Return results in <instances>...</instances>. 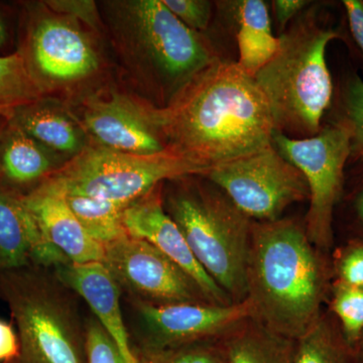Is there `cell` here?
Listing matches in <instances>:
<instances>
[{
	"label": "cell",
	"instance_id": "8fae6325",
	"mask_svg": "<svg viewBox=\"0 0 363 363\" xmlns=\"http://www.w3.org/2000/svg\"><path fill=\"white\" fill-rule=\"evenodd\" d=\"M102 264L125 298L155 305L210 303L187 272L142 238L128 234L107 243Z\"/></svg>",
	"mask_w": 363,
	"mask_h": 363
},
{
	"label": "cell",
	"instance_id": "8d00e7d4",
	"mask_svg": "<svg viewBox=\"0 0 363 363\" xmlns=\"http://www.w3.org/2000/svg\"><path fill=\"white\" fill-rule=\"evenodd\" d=\"M6 40V26L4 25V21L0 18V47L4 44Z\"/></svg>",
	"mask_w": 363,
	"mask_h": 363
},
{
	"label": "cell",
	"instance_id": "cb8c5ba5",
	"mask_svg": "<svg viewBox=\"0 0 363 363\" xmlns=\"http://www.w3.org/2000/svg\"><path fill=\"white\" fill-rule=\"evenodd\" d=\"M336 121L350 130V162L363 161V79L357 72L350 74L344 80L341 116Z\"/></svg>",
	"mask_w": 363,
	"mask_h": 363
},
{
	"label": "cell",
	"instance_id": "5bb4252c",
	"mask_svg": "<svg viewBox=\"0 0 363 363\" xmlns=\"http://www.w3.org/2000/svg\"><path fill=\"white\" fill-rule=\"evenodd\" d=\"M68 264L43 233L23 193L0 183V272L30 264L56 269Z\"/></svg>",
	"mask_w": 363,
	"mask_h": 363
},
{
	"label": "cell",
	"instance_id": "9a60e30c",
	"mask_svg": "<svg viewBox=\"0 0 363 363\" xmlns=\"http://www.w3.org/2000/svg\"><path fill=\"white\" fill-rule=\"evenodd\" d=\"M86 128L100 145L133 155H156L166 150L143 111L128 98L95 100L84 113Z\"/></svg>",
	"mask_w": 363,
	"mask_h": 363
},
{
	"label": "cell",
	"instance_id": "ffe728a7",
	"mask_svg": "<svg viewBox=\"0 0 363 363\" xmlns=\"http://www.w3.org/2000/svg\"><path fill=\"white\" fill-rule=\"evenodd\" d=\"M40 102L18 109L11 116V123L48 150L77 155L84 149L82 133L76 124L61 112L43 106Z\"/></svg>",
	"mask_w": 363,
	"mask_h": 363
},
{
	"label": "cell",
	"instance_id": "1f68e13d",
	"mask_svg": "<svg viewBox=\"0 0 363 363\" xmlns=\"http://www.w3.org/2000/svg\"><path fill=\"white\" fill-rule=\"evenodd\" d=\"M48 6L59 13L81 18L90 26L96 25V6L93 1H49Z\"/></svg>",
	"mask_w": 363,
	"mask_h": 363
},
{
	"label": "cell",
	"instance_id": "603a6c76",
	"mask_svg": "<svg viewBox=\"0 0 363 363\" xmlns=\"http://www.w3.org/2000/svg\"><path fill=\"white\" fill-rule=\"evenodd\" d=\"M252 322L229 341L228 363H293L286 351L288 340Z\"/></svg>",
	"mask_w": 363,
	"mask_h": 363
},
{
	"label": "cell",
	"instance_id": "2e32d148",
	"mask_svg": "<svg viewBox=\"0 0 363 363\" xmlns=\"http://www.w3.org/2000/svg\"><path fill=\"white\" fill-rule=\"evenodd\" d=\"M59 279L89 306L93 316L116 344L126 363H138L128 326L121 310V291L102 262L54 269Z\"/></svg>",
	"mask_w": 363,
	"mask_h": 363
},
{
	"label": "cell",
	"instance_id": "5b68a950",
	"mask_svg": "<svg viewBox=\"0 0 363 363\" xmlns=\"http://www.w3.org/2000/svg\"><path fill=\"white\" fill-rule=\"evenodd\" d=\"M164 205L205 272L233 303L245 301L252 219L215 185L178 186Z\"/></svg>",
	"mask_w": 363,
	"mask_h": 363
},
{
	"label": "cell",
	"instance_id": "4316f807",
	"mask_svg": "<svg viewBox=\"0 0 363 363\" xmlns=\"http://www.w3.org/2000/svg\"><path fill=\"white\" fill-rule=\"evenodd\" d=\"M138 363H224L211 340L155 351H135Z\"/></svg>",
	"mask_w": 363,
	"mask_h": 363
},
{
	"label": "cell",
	"instance_id": "74e56055",
	"mask_svg": "<svg viewBox=\"0 0 363 363\" xmlns=\"http://www.w3.org/2000/svg\"><path fill=\"white\" fill-rule=\"evenodd\" d=\"M358 343L360 344V347H362V362H363V335L362 336V338H360V340L358 341Z\"/></svg>",
	"mask_w": 363,
	"mask_h": 363
},
{
	"label": "cell",
	"instance_id": "f546056e",
	"mask_svg": "<svg viewBox=\"0 0 363 363\" xmlns=\"http://www.w3.org/2000/svg\"><path fill=\"white\" fill-rule=\"evenodd\" d=\"M339 281L363 289V245L354 243L344 252L338 264Z\"/></svg>",
	"mask_w": 363,
	"mask_h": 363
},
{
	"label": "cell",
	"instance_id": "9c48e42d",
	"mask_svg": "<svg viewBox=\"0 0 363 363\" xmlns=\"http://www.w3.org/2000/svg\"><path fill=\"white\" fill-rule=\"evenodd\" d=\"M204 177L252 220H278L290 205L309 199L305 177L272 145L214 167Z\"/></svg>",
	"mask_w": 363,
	"mask_h": 363
},
{
	"label": "cell",
	"instance_id": "836d02e7",
	"mask_svg": "<svg viewBox=\"0 0 363 363\" xmlns=\"http://www.w3.org/2000/svg\"><path fill=\"white\" fill-rule=\"evenodd\" d=\"M342 6L347 16L351 35L363 60V1L362 0H343Z\"/></svg>",
	"mask_w": 363,
	"mask_h": 363
},
{
	"label": "cell",
	"instance_id": "e575fe53",
	"mask_svg": "<svg viewBox=\"0 0 363 363\" xmlns=\"http://www.w3.org/2000/svg\"><path fill=\"white\" fill-rule=\"evenodd\" d=\"M353 210H354L358 221L363 225V186L355 196L354 201H353Z\"/></svg>",
	"mask_w": 363,
	"mask_h": 363
},
{
	"label": "cell",
	"instance_id": "7402d4cb",
	"mask_svg": "<svg viewBox=\"0 0 363 363\" xmlns=\"http://www.w3.org/2000/svg\"><path fill=\"white\" fill-rule=\"evenodd\" d=\"M61 195L87 233L98 242L105 245L128 235L123 213L130 204L81 195Z\"/></svg>",
	"mask_w": 363,
	"mask_h": 363
},
{
	"label": "cell",
	"instance_id": "6da1fadb",
	"mask_svg": "<svg viewBox=\"0 0 363 363\" xmlns=\"http://www.w3.org/2000/svg\"><path fill=\"white\" fill-rule=\"evenodd\" d=\"M143 107L166 150L208 171L266 149L276 131L266 95L238 62L216 60L167 106Z\"/></svg>",
	"mask_w": 363,
	"mask_h": 363
},
{
	"label": "cell",
	"instance_id": "4fadbf2b",
	"mask_svg": "<svg viewBox=\"0 0 363 363\" xmlns=\"http://www.w3.org/2000/svg\"><path fill=\"white\" fill-rule=\"evenodd\" d=\"M162 187V184L157 186L124 210L126 231L131 236L152 243L187 272L211 304H233V300L203 269L180 227L164 209Z\"/></svg>",
	"mask_w": 363,
	"mask_h": 363
},
{
	"label": "cell",
	"instance_id": "4dcf8cb0",
	"mask_svg": "<svg viewBox=\"0 0 363 363\" xmlns=\"http://www.w3.org/2000/svg\"><path fill=\"white\" fill-rule=\"evenodd\" d=\"M312 4L307 0H274L272 11L281 33L285 32L290 21L296 20Z\"/></svg>",
	"mask_w": 363,
	"mask_h": 363
},
{
	"label": "cell",
	"instance_id": "d6a6232c",
	"mask_svg": "<svg viewBox=\"0 0 363 363\" xmlns=\"http://www.w3.org/2000/svg\"><path fill=\"white\" fill-rule=\"evenodd\" d=\"M20 339L13 325L0 319V363L20 357Z\"/></svg>",
	"mask_w": 363,
	"mask_h": 363
},
{
	"label": "cell",
	"instance_id": "30bf717a",
	"mask_svg": "<svg viewBox=\"0 0 363 363\" xmlns=\"http://www.w3.org/2000/svg\"><path fill=\"white\" fill-rule=\"evenodd\" d=\"M133 315V351H155L212 340L252 319L247 298L229 305L175 303L155 305L125 298Z\"/></svg>",
	"mask_w": 363,
	"mask_h": 363
},
{
	"label": "cell",
	"instance_id": "f1b7e54d",
	"mask_svg": "<svg viewBox=\"0 0 363 363\" xmlns=\"http://www.w3.org/2000/svg\"><path fill=\"white\" fill-rule=\"evenodd\" d=\"M177 18L191 30L199 33L209 26L212 4L207 0H162Z\"/></svg>",
	"mask_w": 363,
	"mask_h": 363
},
{
	"label": "cell",
	"instance_id": "d6986e66",
	"mask_svg": "<svg viewBox=\"0 0 363 363\" xmlns=\"http://www.w3.org/2000/svg\"><path fill=\"white\" fill-rule=\"evenodd\" d=\"M236 23L238 65L255 77L269 63L279 47V37L272 33L271 16L262 0L230 2Z\"/></svg>",
	"mask_w": 363,
	"mask_h": 363
},
{
	"label": "cell",
	"instance_id": "ac0fdd59",
	"mask_svg": "<svg viewBox=\"0 0 363 363\" xmlns=\"http://www.w3.org/2000/svg\"><path fill=\"white\" fill-rule=\"evenodd\" d=\"M55 169L47 147L11 121L0 140L2 184L23 193V189L37 187Z\"/></svg>",
	"mask_w": 363,
	"mask_h": 363
},
{
	"label": "cell",
	"instance_id": "f35d334b",
	"mask_svg": "<svg viewBox=\"0 0 363 363\" xmlns=\"http://www.w3.org/2000/svg\"><path fill=\"white\" fill-rule=\"evenodd\" d=\"M4 363H20V360H18V358H16V359L11 360V362H6Z\"/></svg>",
	"mask_w": 363,
	"mask_h": 363
},
{
	"label": "cell",
	"instance_id": "d590c367",
	"mask_svg": "<svg viewBox=\"0 0 363 363\" xmlns=\"http://www.w3.org/2000/svg\"><path fill=\"white\" fill-rule=\"evenodd\" d=\"M9 123H11L9 117L0 116V140H1L4 133H6L7 128H9ZM0 183H2L1 171H0Z\"/></svg>",
	"mask_w": 363,
	"mask_h": 363
},
{
	"label": "cell",
	"instance_id": "484cf974",
	"mask_svg": "<svg viewBox=\"0 0 363 363\" xmlns=\"http://www.w3.org/2000/svg\"><path fill=\"white\" fill-rule=\"evenodd\" d=\"M332 309L342 326L346 343L357 345L363 335V289L338 281L334 286Z\"/></svg>",
	"mask_w": 363,
	"mask_h": 363
},
{
	"label": "cell",
	"instance_id": "e0dca14e",
	"mask_svg": "<svg viewBox=\"0 0 363 363\" xmlns=\"http://www.w3.org/2000/svg\"><path fill=\"white\" fill-rule=\"evenodd\" d=\"M23 196L45 238L71 264L102 262L104 245L87 233L63 196L40 184Z\"/></svg>",
	"mask_w": 363,
	"mask_h": 363
},
{
	"label": "cell",
	"instance_id": "7a4b0ae2",
	"mask_svg": "<svg viewBox=\"0 0 363 363\" xmlns=\"http://www.w3.org/2000/svg\"><path fill=\"white\" fill-rule=\"evenodd\" d=\"M306 230L288 219L253 222L247 267L252 319L286 340L319 321L325 271Z\"/></svg>",
	"mask_w": 363,
	"mask_h": 363
},
{
	"label": "cell",
	"instance_id": "8992f818",
	"mask_svg": "<svg viewBox=\"0 0 363 363\" xmlns=\"http://www.w3.org/2000/svg\"><path fill=\"white\" fill-rule=\"evenodd\" d=\"M207 172L172 150L133 155L99 145L84 147L40 184L60 194L130 204L164 181L204 176Z\"/></svg>",
	"mask_w": 363,
	"mask_h": 363
},
{
	"label": "cell",
	"instance_id": "83f0119b",
	"mask_svg": "<svg viewBox=\"0 0 363 363\" xmlns=\"http://www.w3.org/2000/svg\"><path fill=\"white\" fill-rule=\"evenodd\" d=\"M87 363H126L116 344L92 314L86 318Z\"/></svg>",
	"mask_w": 363,
	"mask_h": 363
},
{
	"label": "cell",
	"instance_id": "d4e9b609",
	"mask_svg": "<svg viewBox=\"0 0 363 363\" xmlns=\"http://www.w3.org/2000/svg\"><path fill=\"white\" fill-rule=\"evenodd\" d=\"M297 341L293 363H347L338 339L321 318Z\"/></svg>",
	"mask_w": 363,
	"mask_h": 363
},
{
	"label": "cell",
	"instance_id": "ba28073f",
	"mask_svg": "<svg viewBox=\"0 0 363 363\" xmlns=\"http://www.w3.org/2000/svg\"><path fill=\"white\" fill-rule=\"evenodd\" d=\"M121 6L123 26L138 51L178 90L218 60L211 45L184 25L162 0H133Z\"/></svg>",
	"mask_w": 363,
	"mask_h": 363
},
{
	"label": "cell",
	"instance_id": "52a82bcc",
	"mask_svg": "<svg viewBox=\"0 0 363 363\" xmlns=\"http://www.w3.org/2000/svg\"><path fill=\"white\" fill-rule=\"evenodd\" d=\"M272 145L305 177L310 200L306 233L315 247L328 250L333 242L334 211L342 197L350 162V130L338 121L323 126L311 138H293L276 130Z\"/></svg>",
	"mask_w": 363,
	"mask_h": 363
},
{
	"label": "cell",
	"instance_id": "277c9868",
	"mask_svg": "<svg viewBox=\"0 0 363 363\" xmlns=\"http://www.w3.org/2000/svg\"><path fill=\"white\" fill-rule=\"evenodd\" d=\"M0 298L16 324L20 363H87L80 298L54 269L30 264L0 272Z\"/></svg>",
	"mask_w": 363,
	"mask_h": 363
},
{
	"label": "cell",
	"instance_id": "7c38bea8",
	"mask_svg": "<svg viewBox=\"0 0 363 363\" xmlns=\"http://www.w3.org/2000/svg\"><path fill=\"white\" fill-rule=\"evenodd\" d=\"M23 52L42 84L43 79L77 82L99 67L96 52L84 33L70 21L54 16L38 18L33 23Z\"/></svg>",
	"mask_w": 363,
	"mask_h": 363
},
{
	"label": "cell",
	"instance_id": "3957f363",
	"mask_svg": "<svg viewBox=\"0 0 363 363\" xmlns=\"http://www.w3.org/2000/svg\"><path fill=\"white\" fill-rule=\"evenodd\" d=\"M343 37L340 28L320 20L314 6L279 35L278 52L255 76L269 101L277 131L306 138L322 130L334 92L326 50L329 43Z\"/></svg>",
	"mask_w": 363,
	"mask_h": 363
},
{
	"label": "cell",
	"instance_id": "44dd1931",
	"mask_svg": "<svg viewBox=\"0 0 363 363\" xmlns=\"http://www.w3.org/2000/svg\"><path fill=\"white\" fill-rule=\"evenodd\" d=\"M44 93L23 52L0 56V116L11 118L18 109L40 102Z\"/></svg>",
	"mask_w": 363,
	"mask_h": 363
}]
</instances>
